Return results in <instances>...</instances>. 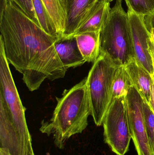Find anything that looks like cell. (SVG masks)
<instances>
[{"mask_svg": "<svg viewBox=\"0 0 154 155\" xmlns=\"http://www.w3.org/2000/svg\"><path fill=\"white\" fill-rule=\"evenodd\" d=\"M0 155H11L8 149L0 147Z\"/></svg>", "mask_w": 154, "mask_h": 155, "instance_id": "7402d4cb", "label": "cell"}, {"mask_svg": "<svg viewBox=\"0 0 154 155\" xmlns=\"http://www.w3.org/2000/svg\"><path fill=\"white\" fill-rule=\"evenodd\" d=\"M145 21L147 29L154 28V13L145 16Z\"/></svg>", "mask_w": 154, "mask_h": 155, "instance_id": "d6986e66", "label": "cell"}, {"mask_svg": "<svg viewBox=\"0 0 154 155\" xmlns=\"http://www.w3.org/2000/svg\"><path fill=\"white\" fill-rule=\"evenodd\" d=\"M99 0H67L68 22L61 39L73 37Z\"/></svg>", "mask_w": 154, "mask_h": 155, "instance_id": "ba28073f", "label": "cell"}, {"mask_svg": "<svg viewBox=\"0 0 154 155\" xmlns=\"http://www.w3.org/2000/svg\"><path fill=\"white\" fill-rule=\"evenodd\" d=\"M110 5V2L107 0H99L73 37L83 33L101 31L109 15Z\"/></svg>", "mask_w": 154, "mask_h": 155, "instance_id": "8fae6325", "label": "cell"}, {"mask_svg": "<svg viewBox=\"0 0 154 155\" xmlns=\"http://www.w3.org/2000/svg\"><path fill=\"white\" fill-rule=\"evenodd\" d=\"M127 7L136 13L146 16L154 13V0H125Z\"/></svg>", "mask_w": 154, "mask_h": 155, "instance_id": "2e32d148", "label": "cell"}, {"mask_svg": "<svg viewBox=\"0 0 154 155\" xmlns=\"http://www.w3.org/2000/svg\"><path fill=\"white\" fill-rule=\"evenodd\" d=\"M56 99L52 117L42 122L40 131L52 135L56 146L62 149L71 136L82 133L88 124L91 108L87 77L70 89H65L62 96Z\"/></svg>", "mask_w": 154, "mask_h": 155, "instance_id": "7a4b0ae2", "label": "cell"}, {"mask_svg": "<svg viewBox=\"0 0 154 155\" xmlns=\"http://www.w3.org/2000/svg\"><path fill=\"white\" fill-rule=\"evenodd\" d=\"M55 26L58 35L61 38L68 22L67 0H42Z\"/></svg>", "mask_w": 154, "mask_h": 155, "instance_id": "4fadbf2b", "label": "cell"}, {"mask_svg": "<svg viewBox=\"0 0 154 155\" xmlns=\"http://www.w3.org/2000/svg\"><path fill=\"white\" fill-rule=\"evenodd\" d=\"M142 97L132 87L126 97V106L131 138L138 155H152L146 133Z\"/></svg>", "mask_w": 154, "mask_h": 155, "instance_id": "8992f818", "label": "cell"}, {"mask_svg": "<svg viewBox=\"0 0 154 155\" xmlns=\"http://www.w3.org/2000/svg\"><path fill=\"white\" fill-rule=\"evenodd\" d=\"M152 76V92H151V98H150V102L149 106L154 114V78L153 76Z\"/></svg>", "mask_w": 154, "mask_h": 155, "instance_id": "ffe728a7", "label": "cell"}, {"mask_svg": "<svg viewBox=\"0 0 154 155\" xmlns=\"http://www.w3.org/2000/svg\"><path fill=\"white\" fill-rule=\"evenodd\" d=\"M11 1L14 3L25 14L33 19L34 21L38 23L32 0H11Z\"/></svg>", "mask_w": 154, "mask_h": 155, "instance_id": "ac0fdd59", "label": "cell"}, {"mask_svg": "<svg viewBox=\"0 0 154 155\" xmlns=\"http://www.w3.org/2000/svg\"><path fill=\"white\" fill-rule=\"evenodd\" d=\"M0 41L9 64L35 91L45 79L63 78L67 70L55 47L61 39L46 33L11 0H0Z\"/></svg>", "mask_w": 154, "mask_h": 155, "instance_id": "6da1fadb", "label": "cell"}, {"mask_svg": "<svg viewBox=\"0 0 154 155\" xmlns=\"http://www.w3.org/2000/svg\"><path fill=\"white\" fill-rule=\"evenodd\" d=\"M119 66L108 56L100 54L87 76L91 115L97 126L102 125L110 106L114 76Z\"/></svg>", "mask_w": 154, "mask_h": 155, "instance_id": "277c9868", "label": "cell"}, {"mask_svg": "<svg viewBox=\"0 0 154 155\" xmlns=\"http://www.w3.org/2000/svg\"><path fill=\"white\" fill-rule=\"evenodd\" d=\"M32 1L37 21L40 26L49 34L61 38L57 34L55 26L42 0Z\"/></svg>", "mask_w": 154, "mask_h": 155, "instance_id": "9a60e30c", "label": "cell"}, {"mask_svg": "<svg viewBox=\"0 0 154 155\" xmlns=\"http://www.w3.org/2000/svg\"><path fill=\"white\" fill-rule=\"evenodd\" d=\"M152 155H154V145L153 148L152 150Z\"/></svg>", "mask_w": 154, "mask_h": 155, "instance_id": "cb8c5ba5", "label": "cell"}, {"mask_svg": "<svg viewBox=\"0 0 154 155\" xmlns=\"http://www.w3.org/2000/svg\"><path fill=\"white\" fill-rule=\"evenodd\" d=\"M132 87L133 84L124 65L119 66L116 71L113 80L111 103L116 98L126 97Z\"/></svg>", "mask_w": 154, "mask_h": 155, "instance_id": "5bb4252c", "label": "cell"}, {"mask_svg": "<svg viewBox=\"0 0 154 155\" xmlns=\"http://www.w3.org/2000/svg\"><path fill=\"white\" fill-rule=\"evenodd\" d=\"M122 0H117L100 31V54L108 56L119 66L134 58L127 12Z\"/></svg>", "mask_w": 154, "mask_h": 155, "instance_id": "3957f363", "label": "cell"}, {"mask_svg": "<svg viewBox=\"0 0 154 155\" xmlns=\"http://www.w3.org/2000/svg\"><path fill=\"white\" fill-rule=\"evenodd\" d=\"M55 47L61 61L67 70L82 66L86 62L75 37L59 39L55 43Z\"/></svg>", "mask_w": 154, "mask_h": 155, "instance_id": "30bf717a", "label": "cell"}, {"mask_svg": "<svg viewBox=\"0 0 154 155\" xmlns=\"http://www.w3.org/2000/svg\"><path fill=\"white\" fill-rule=\"evenodd\" d=\"M147 29H148V31H149V32H150L151 37H152V39L154 41V28H150Z\"/></svg>", "mask_w": 154, "mask_h": 155, "instance_id": "603a6c76", "label": "cell"}, {"mask_svg": "<svg viewBox=\"0 0 154 155\" xmlns=\"http://www.w3.org/2000/svg\"><path fill=\"white\" fill-rule=\"evenodd\" d=\"M104 141L117 155L129 150L131 138L127 113L126 97L116 98L111 103L102 124Z\"/></svg>", "mask_w": 154, "mask_h": 155, "instance_id": "5b68a950", "label": "cell"}, {"mask_svg": "<svg viewBox=\"0 0 154 155\" xmlns=\"http://www.w3.org/2000/svg\"><path fill=\"white\" fill-rule=\"evenodd\" d=\"M129 74L133 87L140 94L144 101L149 105L152 92V75L141 66L134 58L124 65Z\"/></svg>", "mask_w": 154, "mask_h": 155, "instance_id": "9c48e42d", "label": "cell"}, {"mask_svg": "<svg viewBox=\"0 0 154 155\" xmlns=\"http://www.w3.org/2000/svg\"><path fill=\"white\" fill-rule=\"evenodd\" d=\"M127 8L134 58L152 76L154 68L149 51L150 34L146 25L145 16L137 14L129 7Z\"/></svg>", "mask_w": 154, "mask_h": 155, "instance_id": "52a82bcc", "label": "cell"}, {"mask_svg": "<svg viewBox=\"0 0 154 155\" xmlns=\"http://www.w3.org/2000/svg\"><path fill=\"white\" fill-rule=\"evenodd\" d=\"M143 113L146 133L152 152L154 145V114L149 105L145 101L143 102Z\"/></svg>", "mask_w": 154, "mask_h": 155, "instance_id": "e0dca14e", "label": "cell"}, {"mask_svg": "<svg viewBox=\"0 0 154 155\" xmlns=\"http://www.w3.org/2000/svg\"><path fill=\"white\" fill-rule=\"evenodd\" d=\"M152 76H153V77L154 78V74L153 75H152Z\"/></svg>", "mask_w": 154, "mask_h": 155, "instance_id": "d4e9b609", "label": "cell"}, {"mask_svg": "<svg viewBox=\"0 0 154 155\" xmlns=\"http://www.w3.org/2000/svg\"><path fill=\"white\" fill-rule=\"evenodd\" d=\"M149 51L152 60L154 68V41L151 37V35L149 41Z\"/></svg>", "mask_w": 154, "mask_h": 155, "instance_id": "44dd1931", "label": "cell"}, {"mask_svg": "<svg viewBox=\"0 0 154 155\" xmlns=\"http://www.w3.org/2000/svg\"><path fill=\"white\" fill-rule=\"evenodd\" d=\"M100 31L88 32L73 36L86 62L94 63L100 55Z\"/></svg>", "mask_w": 154, "mask_h": 155, "instance_id": "7c38bea8", "label": "cell"}]
</instances>
